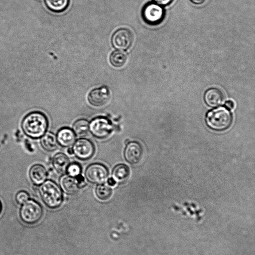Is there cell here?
<instances>
[{
  "mask_svg": "<svg viewBox=\"0 0 255 255\" xmlns=\"http://www.w3.org/2000/svg\"><path fill=\"white\" fill-rule=\"evenodd\" d=\"M21 126L23 132L27 136L37 139L46 132L48 120L44 114L34 111L28 114L23 119Z\"/></svg>",
  "mask_w": 255,
  "mask_h": 255,
  "instance_id": "1",
  "label": "cell"
},
{
  "mask_svg": "<svg viewBox=\"0 0 255 255\" xmlns=\"http://www.w3.org/2000/svg\"><path fill=\"white\" fill-rule=\"evenodd\" d=\"M233 122V115L225 107H218L209 112L206 116V123L211 129L218 131L229 128Z\"/></svg>",
  "mask_w": 255,
  "mask_h": 255,
  "instance_id": "2",
  "label": "cell"
},
{
  "mask_svg": "<svg viewBox=\"0 0 255 255\" xmlns=\"http://www.w3.org/2000/svg\"><path fill=\"white\" fill-rule=\"evenodd\" d=\"M39 193L44 204L48 208L55 209L60 207L63 201L61 188L54 181L45 180L40 184Z\"/></svg>",
  "mask_w": 255,
  "mask_h": 255,
  "instance_id": "3",
  "label": "cell"
},
{
  "mask_svg": "<svg viewBox=\"0 0 255 255\" xmlns=\"http://www.w3.org/2000/svg\"><path fill=\"white\" fill-rule=\"evenodd\" d=\"M43 212L40 204L37 201L30 199L22 204L19 210V217L25 224L32 225L40 220Z\"/></svg>",
  "mask_w": 255,
  "mask_h": 255,
  "instance_id": "4",
  "label": "cell"
},
{
  "mask_svg": "<svg viewBox=\"0 0 255 255\" xmlns=\"http://www.w3.org/2000/svg\"><path fill=\"white\" fill-rule=\"evenodd\" d=\"M113 130L111 121L107 118L99 117L92 120L89 124V130L95 137L103 139L109 136Z\"/></svg>",
  "mask_w": 255,
  "mask_h": 255,
  "instance_id": "5",
  "label": "cell"
},
{
  "mask_svg": "<svg viewBox=\"0 0 255 255\" xmlns=\"http://www.w3.org/2000/svg\"><path fill=\"white\" fill-rule=\"evenodd\" d=\"M141 13L143 19L146 23L156 25L163 20L164 10L159 4L148 2L143 7Z\"/></svg>",
  "mask_w": 255,
  "mask_h": 255,
  "instance_id": "6",
  "label": "cell"
},
{
  "mask_svg": "<svg viewBox=\"0 0 255 255\" xmlns=\"http://www.w3.org/2000/svg\"><path fill=\"white\" fill-rule=\"evenodd\" d=\"M133 36L132 32L126 28L118 29L114 32L111 37L113 46L120 50H126L132 44Z\"/></svg>",
  "mask_w": 255,
  "mask_h": 255,
  "instance_id": "7",
  "label": "cell"
},
{
  "mask_svg": "<svg viewBox=\"0 0 255 255\" xmlns=\"http://www.w3.org/2000/svg\"><path fill=\"white\" fill-rule=\"evenodd\" d=\"M107 168L101 163L90 165L85 171V176L88 181L94 184H103L108 177Z\"/></svg>",
  "mask_w": 255,
  "mask_h": 255,
  "instance_id": "8",
  "label": "cell"
},
{
  "mask_svg": "<svg viewBox=\"0 0 255 255\" xmlns=\"http://www.w3.org/2000/svg\"><path fill=\"white\" fill-rule=\"evenodd\" d=\"M72 150L78 158L86 160L91 158L94 155L95 146L89 139L81 138L74 142Z\"/></svg>",
  "mask_w": 255,
  "mask_h": 255,
  "instance_id": "9",
  "label": "cell"
},
{
  "mask_svg": "<svg viewBox=\"0 0 255 255\" xmlns=\"http://www.w3.org/2000/svg\"><path fill=\"white\" fill-rule=\"evenodd\" d=\"M111 94L106 86L94 88L88 94V101L90 105L94 107H102L110 100Z\"/></svg>",
  "mask_w": 255,
  "mask_h": 255,
  "instance_id": "10",
  "label": "cell"
},
{
  "mask_svg": "<svg viewBox=\"0 0 255 255\" xmlns=\"http://www.w3.org/2000/svg\"><path fill=\"white\" fill-rule=\"evenodd\" d=\"M142 154V147L138 142L131 141L127 144L124 151V157L129 163L135 164L138 163Z\"/></svg>",
  "mask_w": 255,
  "mask_h": 255,
  "instance_id": "11",
  "label": "cell"
},
{
  "mask_svg": "<svg viewBox=\"0 0 255 255\" xmlns=\"http://www.w3.org/2000/svg\"><path fill=\"white\" fill-rule=\"evenodd\" d=\"M204 100L209 106L216 107L223 103L224 96L220 89L212 88L206 91L204 94Z\"/></svg>",
  "mask_w": 255,
  "mask_h": 255,
  "instance_id": "12",
  "label": "cell"
},
{
  "mask_svg": "<svg viewBox=\"0 0 255 255\" xmlns=\"http://www.w3.org/2000/svg\"><path fill=\"white\" fill-rule=\"evenodd\" d=\"M56 139L61 146L69 147L75 142L76 136L73 130L65 127L59 130L57 133Z\"/></svg>",
  "mask_w": 255,
  "mask_h": 255,
  "instance_id": "13",
  "label": "cell"
},
{
  "mask_svg": "<svg viewBox=\"0 0 255 255\" xmlns=\"http://www.w3.org/2000/svg\"><path fill=\"white\" fill-rule=\"evenodd\" d=\"M29 176L31 182L34 185H39L46 180L47 172L43 165L36 164L32 165L30 168Z\"/></svg>",
  "mask_w": 255,
  "mask_h": 255,
  "instance_id": "14",
  "label": "cell"
},
{
  "mask_svg": "<svg viewBox=\"0 0 255 255\" xmlns=\"http://www.w3.org/2000/svg\"><path fill=\"white\" fill-rule=\"evenodd\" d=\"M59 183L62 190L68 194H75L80 188L76 178L68 174L64 175L60 178Z\"/></svg>",
  "mask_w": 255,
  "mask_h": 255,
  "instance_id": "15",
  "label": "cell"
},
{
  "mask_svg": "<svg viewBox=\"0 0 255 255\" xmlns=\"http://www.w3.org/2000/svg\"><path fill=\"white\" fill-rule=\"evenodd\" d=\"M112 178L118 183H123L128 179L129 169L125 164H120L116 166L112 171Z\"/></svg>",
  "mask_w": 255,
  "mask_h": 255,
  "instance_id": "16",
  "label": "cell"
},
{
  "mask_svg": "<svg viewBox=\"0 0 255 255\" xmlns=\"http://www.w3.org/2000/svg\"><path fill=\"white\" fill-rule=\"evenodd\" d=\"M52 164L57 172L64 173L66 171L70 161L66 155L62 153H58L54 156Z\"/></svg>",
  "mask_w": 255,
  "mask_h": 255,
  "instance_id": "17",
  "label": "cell"
},
{
  "mask_svg": "<svg viewBox=\"0 0 255 255\" xmlns=\"http://www.w3.org/2000/svg\"><path fill=\"white\" fill-rule=\"evenodd\" d=\"M42 147L47 151L54 150L57 145L56 136L51 132H46L40 138Z\"/></svg>",
  "mask_w": 255,
  "mask_h": 255,
  "instance_id": "18",
  "label": "cell"
},
{
  "mask_svg": "<svg viewBox=\"0 0 255 255\" xmlns=\"http://www.w3.org/2000/svg\"><path fill=\"white\" fill-rule=\"evenodd\" d=\"M128 56L124 50H115L110 55L109 60L111 64L116 68L123 67L127 62Z\"/></svg>",
  "mask_w": 255,
  "mask_h": 255,
  "instance_id": "19",
  "label": "cell"
},
{
  "mask_svg": "<svg viewBox=\"0 0 255 255\" xmlns=\"http://www.w3.org/2000/svg\"><path fill=\"white\" fill-rule=\"evenodd\" d=\"M44 2L50 10L55 13H60L68 7L70 0H44Z\"/></svg>",
  "mask_w": 255,
  "mask_h": 255,
  "instance_id": "20",
  "label": "cell"
},
{
  "mask_svg": "<svg viewBox=\"0 0 255 255\" xmlns=\"http://www.w3.org/2000/svg\"><path fill=\"white\" fill-rule=\"evenodd\" d=\"M73 130L77 136L83 137L86 136L89 130V123L85 119L76 121L73 125Z\"/></svg>",
  "mask_w": 255,
  "mask_h": 255,
  "instance_id": "21",
  "label": "cell"
},
{
  "mask_svg": "<svg viewBox=\"0 0 255 255\" xmlns=\"http://www.w3.org/2000/svg\"><path fill=\"white\" fill-rule=\"evenodd\" d=\"M96 194L102 200H106L112 195V190L108 184H100L96 188Z\"/></svg>",
  "mask_w": 255,
  "mask_h": 255,
  "instance_id": "22",
  "label": "cell"
},
{
  "mask_svg": "<svg viewBox=\"0 0 255 255\" xmlns=\"http://www.w3.org/2000/svg\"><path fill=\"white\" fill-rule=\"evenodd\" d=\"M66 171L68 175L73 177H76L81 174V167L79 163L73 162L71 164H69Z\"/></svg>",
  "mask_w": 255,
  "mask_h": 255,
  "instance_id": "23",
  "label": "cell"
},
{
  "mask_svg": "<svg viewBox=\"0 0 255 255\" xmlns=\"http://www.w3.org/2000/svg\"><path fill=\"white\" fill-rule=\"evenodd\" d=\"M29 198V194L23 190L18 191L15 197V199L17 203L22 205L26 202Z\"/></svg>",
  "mask_w": 255,
  "mask_h": 255,
  "instance_id": "24",
  "label": "cell"
},
{
  "mask_svg": "<svg viewBox=\"0 0 255 255\" xmlns=\"http://www.w3.org/2000/svg\"><path fill=\"white\" fill-rule=\"evenodd\" d=\"M155 3L161 5H166L171 3L173 0H153Z\"/></svg>",
  "mask_w": 255,
  "mask_h": 255,
  "instance_id": "25",
  "label": "cell"
},
{
  "mask_svg": "<svg viewBox=\"0 0 255 255\" xmlns=\"http://www.w3.org/2000/svg\"><path fill=\"white\" fill-rule=\"evenodd\" d=\"M234 103L231 101L229 100L225 103V107L228 110H232L234 108Z\"/></svg>",
  "mask_w": 255,
  "mask_h": 255,
  "instance_id": "26",
  "label": "cell"
},
{
  "mask_svg": "<svg viewBox=\"0 0 255 255\" xmlns=\"http://www.w3.org/2000/svg\"><path fill=\"white\" fill-rule=\"evenodd\" d=\"M116 183H117L112 177L109 178L107 179V184L110 186H114L116 184Z\"/></svg>",
  "mask_w": 255,
  "mask_h": 255,
  "instance_id": "27",
  "label": "cell"
},
{
  "mask_svg": "<svg viewBox=\"0 0 255 255\" xmlns=\"http://www.w3.org/2000/svg\"><path fill=\"white\" fill-rule=\"evenodd\" d=\"M190 1L196 4H201L203 3L206 0H190Z\"/></svg>",
  "mask_w": 255,
  "mask_h": 255,
  "instance_id": "28",
  "label": "cell"
},
{
  "mask_svg": "<svg viewBox=\"0 0 255 255\" xmlns=\"http://www.w3.org/2000/svg\"><path fill=\"white\" fill-rule=\"evenodd\" d=\"M67 152L69 154H73V150H72V148L69 147L68 150H67Z\"/></svg>",
  "mask_w": 255,
  "mask_h": 255,
  "instance_id": "29",
  "label": "cell"
},
{
  "mask_svg": "<svg viewBox=\"0 0 255 255\" xmlns=\"http://www.w3.org/2000/svg\"><path fill=\"white\" fill-rule=\"evenodd\" d=\"M2 204H1V202L0 201V214L2 211Z\"/></svg>",
  "mask_w": 255,
  "mask_h": 255,
  "instance_id": "30",
  "label": "cell"
}]
</instances>
